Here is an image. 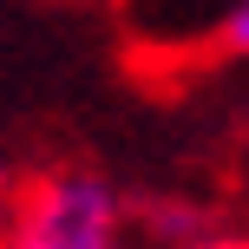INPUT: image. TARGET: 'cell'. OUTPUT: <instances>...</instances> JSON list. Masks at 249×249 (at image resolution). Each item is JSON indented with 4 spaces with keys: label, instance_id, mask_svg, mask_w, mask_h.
I'll use <instances>...</instances> for the list:
<instances>
[{
    "label": "cell",
    "instance_id": "6da1fadb",
    "mask_svg": "<svg viewBox=\"0 0 249 249\" xmlns=\"http://www.w3.org/2000/svg\"><path fill=\"white\" fill-rule=\"evenodd\" d=\"M13 249H124L118 230V197L86 171L39 177L20 203Z\"/></svg>",
    "mask_w": 249,
    "mask_h": 249
},
{
    "label": "cell",
    "instance_id": "7a4b0ae2",
    "mask_svg": "<svg viewBox=\"0 0 249 249\" xmlns=\"http://www.w3.org/2000/svg\"><path fill=\"white\" fill-rule=\"evenodd\" d=\"M216 46L236 53V59H249V0H236V7L223 13V26H216Z\"/></svg>",
    "mask_w": 249,
    "mask_h": 249
}]
</instances>
